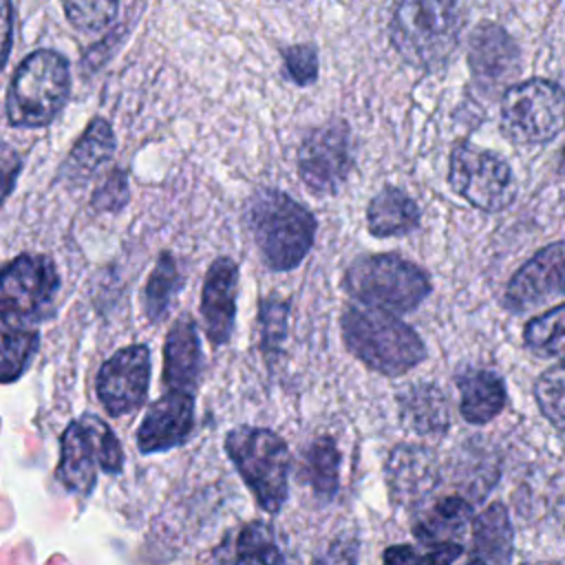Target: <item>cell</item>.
<instances>
[{
  "mask_svg": "<svg viewBox=\"0 0 565 565\" xmlns=\"http://www.w3.org/2000/svg\"><path fill=\"white\" fill-rule=\"evenodd\" d=\"M194 426V397L190 391H168L146 413L137 446L141 452L170 450L185 444Z\"/></svg>",
  "mask_w": 565,
  "mask_h": 565,
  "instance_id": "cell-14",
  "label": "cell"
},
{
  "mask_svg": "<svg viewBox=\"0 0 565 565\" xmlns=\"http://www.w3.org/2000/svg\"><path fill=\"white\" fill-rule=\"evenodd\" d=\"M358 563V543L355 539H335L313 565H355Z\"/></svg>",
  "mask_w": 565,
  "mask_h": 565,
  "instance_id": "cell-35",
  "label": "cell"
},
{
  "mask_svg": "<svg viewBox=\"0 0 565 565\" xmlns=\"http://www.w3.org/2000/svg\"><path fill=\"white\" fill-rule=\"evenodd\" d=\"M340 450L331 437L316 439L307 450V477L322 501H331L338 492Z\"/></svg>",
  "mask_w": 565,
  "mask_h": 565,
  "instance_id": "cell-27",
  "label": "cell"
},
{
  "mask_svg": "<svg viewBox=\"0 0 565 565\" xmlns=\"http://www.w3.org/2000/svg\"><path fill=\"white\" fill-rule=\"evenodd\" d=\"M203 366L199 333L192 320H179L166 335L163 384L168 391H190Z\"/></svg>",
  "mask_w": 565,
  "mask_h": 565,
  "instance_id": "cell-17",
  "label": "cell"
},
{
  "mask_svg": "<svg viewBox=\"0 0 565 565\" xmlns=\"http://www.w3.org/2000/svg\"><path fill=\"white\" fill-rule=\"evenodd\" d=\"M558 521H561V527L565 532V501L558 505Z\"/></svg>",
  "mask_w": 565,
  "mask_h": 565,
  "instance_id": "cell-36",
  "label": "cell"
},
{
  "mask_svg": "<svg viewBox=\"0 0 565 565\" xmlns=\"http://www.w3.org/2000/svg\"><path fill=\"white\" fill-rule=\"evenodd\" d=\"M236 285H238V267L232 258H216L203 282L201 294V316L205 324V333L212 344L221 347L230 340L236 313Z\"/></svg>",
  "mask_w": 565,
  "mask_h": 565,
  "instance_id": "cell-16",
  "label": "cell"
},
{
  "mask_svg": "<svg viewBox=\"0 0 565 565\" xmlns=\"http://www.w3.org/2000/svg\"><path fill=\"white\" fill-rule=\"evenodd\" d=\"M468 64L479 88L497 90L516 75L519 49L499 24L483 22L470 35Z\"/></svg>",
  "mask_w": 565,
  "mask_h": 565,
  "instance_id": "cell-15",
  "label": "cell"
},
{
  "mask_svg": "<svg viewBox=\"0 0 565 565\" xmlns=\"http://www.w3.org/2000/svg\"><path fill=\"white\" fill-rule=\"evenodd\" d=\"M461 393V415L470 424H486L494 419L505 406L503 380L486 369H472L457 380Z\"/></svg>",
  "mask_w": 565,
  "mask_h": 565,
  "instance_id": "cell-20",
  "label": "cell"
},
{
  "mask_svg": "<svg viewBox=\"0 0 565 565\" xmlns=\"http://www.w3.org/2000/svg\"><path fill=\"white\" fill-rule=\"evenodd\" d=\"M115 146L117 141L110 124L102 117H95L71 148L60 174L71 183L86 181L99 166H104L113 157Z\"/></svg>",
  "mask_w": 565,
  "mask_h": 565,
  "instance_id": "cell-18",
  "label": "cell"
},
{
  "mask_svg": "<svg viewBox=\"0 0 565 565\" xmlns=\"http://www.w3.org/2000/svg\"><path fill=\"white\" fill-rule=\"evenodd\" d=\"M534 395L541 413L565 435V364L543 371L536 380Z\"/></svg>",
  "mask_w": 565,
  "mask_h": 565,
  "instance_id": "cell-29",
  "label": "cell"
},
{
  "mask_svg": "<svg viewBox=\"0 0 565 565\" xmlns=\"http://www.w3.org/2000/svg\"><path fill=\"white\" fill-rule=\"evenodd\" d=\"M216 558L230 565H289L271 525L265 521L247 523L232 543L227 541L216 552Z\"/></svg>",
  "mask_w": 565,
  "mask_h": 565,
  "instance_id": "cell-19",
  "label": "cell"
},
{
  "mask_svg": "<svg viewBox=\"0 0 565 565\" xmlns=\"http://www.w3.org/2000/svg\"><path fill=\"white\" fill-rule=\"evenodd\" d=\"M470 503L461 497H446L430 505L413 525L415 536L426 545L439 543H457L455 539L461 536L470 521Z\"/></svg>",
  "mask_w": 565,
  "mask_h": 565,
  "instance_id": "cell-24",
  "label": "cell"
},
{
  "mask_svg": "<svg viewBox=\"0 0 565 565\" xmlns=\"http://www.w3.org/2000/svg\"><path fill=\"white\" fill-rule=\"evenodd\" d=\"M351 168V132L342 119L313 128L298 148V172L313 194L338 192Z\"/></svg>",
  "mask_w": 565,
  "mask_h": 565,
  "instance_id": "cell-11",
  "label": "cell"
},
{
  "mask_svg": "<svg viewBox=\"0 0 565 565\" xmlns=\"http://www.w3.org/2000/svg\"><path fill=\"white\" fill-rule=\"evenodd\" d=\"M340 327L347 349L382 375H402L426 358L422 338L391 311L347 307Z\"/></svg>",
  "mask_w": 565,
  "mask_h": 565,
  "instance_id": "cell-2",
  "label": "cell"
},
{
  "mask_svg": "<svg viewBox=\"0 0 565 565\" xmlns=\"http://www.w3.org/2000/svg\"><path fill=\"white\" fill-rule=\"evenodd\" d=\"M419 210L415 201L399 188H382L366 207V225L373 236H399L415 230Z\"/></svg>",
  "mask_w": 565,
  "mask_h": 565,
  "instance_id": "cell-21",
  "label": "cell"
},
{
  "mask_svg": "<svg viewBox=\"0 0 565 565\" xmlns=\"http://www.w3.org/2000/svg\"><path fill=\"white\" fill-rule=\"evenodd\" d=\"M260 331H263V351L274 360L280 351L287 331V302L278 298L263 300L260 305Z\"/></svg>",
  "mask_w": 565,
  "mask_h": 565,
  "instance_id": "cell-33",
  "label": "cell"
},
{
  "mask_svg": "<svg viewBox=\"0 0 565 565\" xmlns=\"http://www.w3.org/2000/svg\"><path fill=\"white\" fill-rule=\"evenodd\" d=\"M523 340L532 353L565 362V302L532 318L525 324Z\"/></svg>",
  "mask_w": 565,
  "mask_h": 565,
  "instance_id": "cell-25",
  "label": "cell"
},
{
  "mask_svg": "<svg viewBox=\"0 0 565 565\" xmlns=\"http://www.w3.org/2000/svg\"><path fill=\"white\" fill-rule=\"evenodd\" d=\"M119 2L121 0H62L68 22L84 33L108 29L119 13Z\"/></svg>",
  "mask_w": 565,
  "mask_h": 565,
  "instance_id": "cell-30",
  "label": "cell"
},
{
  "mask_svg": "<svg viewBox=\"0 0 565 565\" xmlns=\"http://www.w3.org/2000/svg\"><path fill=\"white\" fill-rule=\"evenodd\" d=\"M463 565H486L481 558H477V556H472V558H468Z\"/></svg>",
  "mask_w": 565,
  "mask_h": 565,
  "instance_id": "cell-37",
  "label": "cell"
},
{
  "mask_svg": "<svg viewBox=\"0 0 565 565\" xmlns=\"http://www.w3.org/2000/svg\"><path fill=\"white\" fill-rule=\"evenodd\" d=\"M60 276L49 256L20 254L0 278V316L4 327H31L51 316Z\"/></svg>",
  "mask_w": 565,
  "mask_h": 565,
  "instance_id": "cell-8",
  "label": "cell"
},
{
  "mask_svg": "<svg viewBox=\"0 0 565 565\" xmlns=\"http://www.w3.org/2000/svg\"><path fill=\"white\" fill-rule=\"evenodd\" d=\"M565 291V241L539 249L516 269L505 287L503 302L512 311H525Z\"/></svg>",
  "mask_w": 565,
  "mask_h": 565,
  "instance_id": "cell-13",
  "label": "cell"
},
{
  "mask_svg": "<svg viewBox=\"0 0 565 565\" xmlns=\"http://www.w3.org/2000/svg\"><path fill=\"white\" fill-rule=\"evenodd\" d=\"M150 351L132 344L113 353L97 373V397L108 415L119 417L139 408L148 395Z\"/></svg>",
  "mask_w": 565,
  "mask_h": 565,
  "instance_id": "cell-12",
  "label": "cell"
},
{
  "mask_svg": "<svg viewBox=\"0 0 565 565\" xmlns=\"http://www.w3.org/2000/svg\"><path fill=\"white\" fill-rule=\"evenodd\" d=\"M512 536V523L501 503H490L472 521V550L486 565H510Z\"/></svg>",
  "mask_w": 565,
  "mask_h": 565,
  "instance_id": "cell-22",
  "label": "cell"
},
{
  "mask_svg": "<svg viewBox=\"0 0 565 565\" xmlns=\"http://www.w3.org/2000/svg\"><path fill=\"white\" fill-rule=\"evenodd\" d=\"M461 24L457 0H395L388 35L408 64L435 71L455 53Z\"/></svg>",
  "mask_w": 565,
  "mask_h": 565,
  "instance_id": "cell-1",
  "label": "cell"
},
{
  "mask_svg": "<svg viewBox=\"0 0 565 565\" xmlns=\"http://www.w3.org/2000/svg\"><path fill=\"white\" fill-rule=\"evenodd\" d=\"M225 450L256 503L276 514L287 499L291 457L282 437L256 426H238L227 433Z\"/></svg>",
  "mask_w": 565,
  "mask_h": 565,
  "instance_id": "cell-6",
  "label": "cell"
},
{
  "mask_svg": "<svg viewBox=\"0 0 565 565\" xmlns=\"http://www.w3.org/2000/svg\"><path fill=\"white\" fill-rule=\"evenodd\" d=\"M60 448L62 457L57 477L77 494H88L93 490L97 463L110 475L119 472L124 463V452L117 437L95 415H84L82 419L71 422L62 433Z\"/></svg>",
  "mask_w": 565,
  "mask_h": 565,
  "instance_id": "cell-9",
  "label": "cell"
},
{
  "mask_svg": "<svg viewBox=\"0 0 565 565\" xmlns=\"http://www.w3.org/2000/svg\"><path fill=\"white\" fill-rule=\"evenodd\" d=\"M179 287H181L179 265L172 258V254L166 252L159 256V260L146 282V289H143V311H146L148 320L157 322L168 313L170 302H172L174 294L179 291Z\"/></svg>",
  "mask_w": 565,
  "mask_h": 565,
  "instance_id": "cell-26",
  "label": "cell"
},
{
  "mask_svg": "<svg viewBox=\"0 0 565 565\" xmlns=\"http://www.w3.org/2000/svg\"><path fill=\"white\" fill-rule=\"evenodd\" d=\"M561 174L565 177V150H563V157H561Z\"/></svg>",
  "mask_w": 565,
  "mask_h": 565,
  "instance_id": "cell-38",
  "label": "cell"
},
{
  "mask_svg": "<svg viewBox=\"0 0 565 565\" xmlns=\"http://www.w3.org/2000/svg\"><path fill=\"white\" fill-rule=\"evenodd\" d=\"M285 77L298 86H311L318 79V51L311 44H294L282 49Z\"/></svg>",
  "mask_w": 565,
  "mask_h": 565,
  "instance_id": "cell-32",
  "label": "cell"
},
{
  "mask_svg": "<svg viewBox=\"0 0 565 565\" xmlns=\"http://www.w3.org/2000/svg\"><path fill=\"white\" fill-rule=\"evenodd\" d=\"M247 227L263 254V260L287 271L302 263L313 245L316 218L289 194L265 188L247 205Z\"/></svg>",
  "mask_w": 565,
  "mask_h": 565,
  "instance_id": "cell-3",
  "label": "cell"
},
{
  "mask_svg": "<svg viewBox=\"0 0 565 565\" xmlns=\"http://www.w3.org/2000/svg\"><path fill=\"white\" fill-rule=\"evenodd\" d=\"M402 422L426 435H437L448 428V402L437 386L419 384L399 395Z\"/></svg>",
  "mask_w": 565,
  "mask_h": 565,
  "instance_id": "cell-23",
  "label": "cell"
},
{
  "mask_svg": "<svg viewBox=\"0 0 565 565\" xmlns=\"http://www.w3.org/2000/svg\"><path fill=\"white\" fill-rule=\"evenodd\" d=\"M38 342H40V335L35 329L2 324V380L4 382H13L26 371L33 353L38 351Z\"/></svg>",
  "mask_w": 565,
  "mask_h": 565,
  "instance_id": "cell-28",
  "label": "cell"
},
{
  "mask_svg": "<svg viewBox=\"0 0 565 565\" xmlns=\"http://www.w3.org/2000/svg\"><path fill=\"white\" fill-rule=\"evenodd\" d=\"M128 203V179L124 170H113L95 190L93 207L117 212Z\"/></svg>",
  "mask_w": 565,
  "mask_h": 565,
  "instance_id": "cell-34",
  "label": "cell"
},
{
  "mask_svg": "<svg viewBox=\"0 0 565 565\" xmlns=\"http://www.w3.org/2000/svg\"><path fill=\"white\" fill-rule=\"evenodd\" d=\"M344 287L369 307L404 313L424 302L430 294V278L419 265L397 254H369L349 265Z\"/></svg>",
  "mask_w": 565,
  "mask_h": 565,
  "instance_id": "cell-5",
  "label": "cell"
},
{
  "mask_svg": "<svg viewBox=\"0 0 565 565\" xmlns=\"http://www.w3.org/2000/svg\"><path fill=\"white\" fill-rule=\"evenodd\" d=\"M461 556L459 543H439L428 550L393 545L384 552V565H452Z\"/></svg>",
  "mask_w": 565,
  "mask_h": 565,
  "instance_id": "cell-31",
  "label": "cell"
},
{
  "mask_svg": "<svg viewBox=\"0 0 565 565\" xmlns=\"http://www.w3.org/2000/svg\"><path fill=\"white\" fill-rule=\"evenodd\" d=\"M71 71L64 55L51 49L29 53L15 68L7 93V119L15 128H42L64 108Z\"/></svg>",
  "mask_w": 565,
  "mask_h": 565,
  "instance_id": "cell-4",
  "label": "cell"
},
{
  "mask_svg": "<svg viewBox=\"0 0 565 565\" xmlns=\"http://www.w3.org/2000/svg\"><path fill=\"white\" fill-rule=\"evenodd\" d=\"M450 188L483 212L508 207L516 194L510 166L494 152L472 143H457L450 152Z\"/></svg>",
  "mask_w": 565,
  "mask_h": 565,
  "instance_id": "cell-10",
  "label": "cell"
},
{
  "mask_svg": "<svg viewBox=\"0 0 565 565\" xmlns=\"http://www.w3.org/2000/svg\"><path fill=\"white\" fill-rule=\"evenodd\" d=\"M565 128V90L543 77L512 84L501 99V130L523 146L547 143Z\"/></svg>",
  "mask_w": 565,
  "mask_h": 565,
  "instance_id": "cell-7",
  "label": "cell"
}]
</instances>
